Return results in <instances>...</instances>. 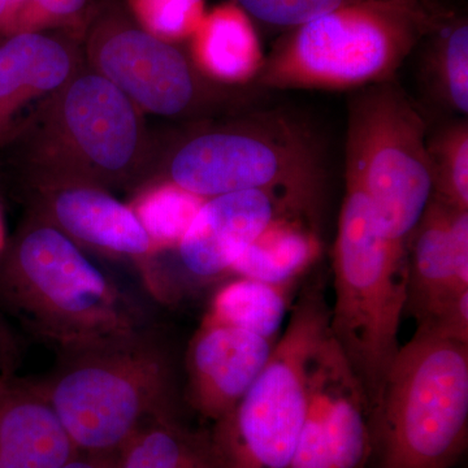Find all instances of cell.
<instances>
[{
	"instance_id": "2e32d148",
	"label": "cell",
	"mask_w": 468,
	"mask_h": 468,
	"mask_svg": "<svg viewBox=\"0 0 468 468\" xmlns=\"http://www.w3.org/2000/svg\"><path fill=\"white\" fill-rule=\"evenodd\" d=\"M52 212L61 232L94 248L131 257L155 248L133 209L98 190H63L55 197Z\"/></svg>"
},
{
	"instance_id": "d4e9b609",
	"label": "cell",
	"mask_w": 468,
	"mask_h": 468,
	"mask_svg": "<svg viewBox=\"0 0 468 468\" xmlns=\"http://www.w3.org/2000/svg\"><path fill=\"white\" fill-rule=\"evenodd\" d=\"M144 30L163 41L194 34L205 17L203 0H131Z\"/></svg>"
},
{
	"instance_id": "484cf974",
	"label": "cell",
	"mask_w": 468,
	"mask_h": 468,
	"mask_svg": "<svg viewBox=\"0 0 468 468\" xmlns=\"http://www.w3.org/2000/svg\"><path fill=\"white\" fill-rule=\"evenodd\" d=\"M250 18L267 26L292 27L303 26L314 18L335 9L365 2V0H234Z\"/></svg>"
},
{
	"instance_id": "cb8c5ba5",
	"label": "cell",
	"mask_w": 468,
	"mask_h": 468,
	"mask_svg": "<svg viewBox=\"0 0 468 468\" xmlns=\"http://www.w3.org/2000/svg\"><path fill=\"white\" fill-rule=\"evenodd\" d=\"M206 199L172 183L138 203L135 215L155 248L178 246Z\"/></svg>"
},
{
	"instance_id": "ba28073f",
	"label": "cell",
	"mask_w": 468,
	"mask_h": 468,
	"mask_svg": "<svg viewBox=\"0 0 468 468\" xmlns=\"http://www.w3.org/2000/svg\"><path fill=\"white\" fill-rule=\"evenodd\" d=\"M172 183L203 198L242 190H276L316 206L318 146L303 126L279 113L197 135L176 153Z\"/></svg>"
},
{
	"instance_id": "f1b7e54d",
	"label": "cell",
	"mask_w": 468,
	"mask_h": 468,
	"mask_svg": "<svg viewBox=\"0 0 468 468\" xmlns=\"http://www.w3.org/2000/svg\"><path fill=\"white\" fill-rule=\"evenodd\" d=\"M60 468H112L107 466V463H101V462L81 460V458L73 457L72 460L68 461L64 466Z\"/></svg>"
},
{
	"instance_id": "3957f363",
	"label": "cell",
	"mask_w": 468,
	"mask_h": 468,
	"mask_svg": "<svg viewBox=\"0 0 468 468\" xmlns=\"http://www.w3.org/2000/svg\"><path fill=\"white\" fill-rule=\"evenodd\" d=\"M41 388L79 452L122 451L144 427L172 417L171 363L147 329L63 353Z\"/></svg>"
},
{
	"instance_id": "7c38bea8",
	"label": "cell",
	"mask_w": 468,
	"mask_h": 468,
	"mask_svg": "<svg viewBox=\"0 0 468 468\" xmlns=\"http://www.w3.org/2000/svg\"><path fill=\"white\" fill-rule=\"evenodd\" d=\"M468 291V211L432 196L408 242L405 313L427 324Z\"/></svg>"
},
{
	"instance_id": "7402d4cb",
	"label": "cell",
	"mask_w": 468,
	"mask_h": 468,
	"mask_svg": "<svg viewBox=\"0 0 468 468\" xmlns=\"http://www.w3.org/2000/svg\"><path fill=\"white\" fill-rule=\"evenodd\" d=\"M427 73L433 94L446 109L468 113V23L464 17L443 18L431 33Z\"/></svg>"
},
{
	"instance_id": "5b68a950",
	"label": "cell",
	"mask_w": 468,
	"mask_h": 468,
	"mask_svg": "<svg viewBox=\"0 0 468 468\" xmlns=\"http://www.w3.org/2000/svg\"><path fill=\"white\" fill-rule=\"evenodd\" d=\"M5 280L9 303L61 353L146 329L137 304L58 228L36 227L27 232Z\"/></svg>"
},
{
	"instance_id": "9a60e30c",
	"label": "cell",
	"mask_w": 468,
	"mask_h": 468,
	"mask_svg": "<svg viewBox=\"0 0 468 468\" xmlns=\"http://www.w3.org/2000/svg\"><path fill=\"white\" fill-rule=\"evenodd\" d=\"M77 454L41 385L0 380V468H60Z\"/></svg>"
},
{
	"instance_id": "7a4b0ae2",
	"label": "cell",
	"mask_w": 468,
	"mask_h": 468,
	"mask_svg": "<svg viewBox=\"0 0 468 468\" xmlns=\"http://www.w3.org/2000/svg\"><path fill=\"white\" fill-rule=\"evenodd\" d=\"M377 468H452L468 441V344L418 329L371 409Z\"/></svg>"
},
{
	"instance_id": "83f0119b",
	"label": "cell",
	"mask_w": 468,
	"mask_h": 468,
	"mask_svg": "<svg viewBox=\"0 0 468 468\" xmlns=\"http://www.w3.org/2000/svg\"><path fill=\"white\" fill-rule=\"evenodd\" d=\"M18 356L17 345L7 328L0 323V371L14 367Z\"/></svg>"
},
{
	"instance_id": "4316f807",
	"label": "cell",
	"mask_w": 468,
	"mask_h": 468,
	"mask_svg": "<svg viewBox=\"0 0 468 468\" xmlns=\"http://www.w3.org/2000/svg\"><path fill=\"white\" fill-rule=\"evenodd\" d=\"M88 5V0H11L8 16L2 29H20L75 17Z\"/></svg>"
},
{
	"instance_id": "ffe728a7",
	"label": "cell",
	"mask_w": 468,
	"mask_h": 468,
	"mask_svg": "<svg viewBox=\"0 0 468 468\" xmlns=\"http://www.w3.org/2000/svg\"><path fill=\"white\" fill-rule=\"evenodd\" d=\"M292 288L239 277L218 289L205 319L277 341L291 313Z\"/></svg>"
},
{
	"instance_id": "4fadbf2b",
	"label": "cell",
	"mask_w": 468,
	"mask_h": 468,
	"mask_svg": "<svg viewBox=\"0 0 468 468\" xmlns=\"http://www.w3.org/2000/svg\"><path fill=\"white\" fill-rule=\"evenodd\" d=\"M276 341L203 319L186 353L187 399L201 417L220 420L260 377Z\"/></svg>"
},
{
	"instance_id": "ac0fdd59",
	"label": "cell",
	"mask_w": 468,
	"mask_h": 468,
	"mask_svg": "<svg viewBox=\"0 0 468 468\" xmlns=\"http://www.w3.org/2000/svg\"><path fill=\"white\" fill-rule=\"evenodd\" d=\"M197 60L226 82L255 79L263 63L260 39L249 15L236 3L215 8L193 34Z\"/></svg>"
},
{
	"instance_id": "8992f818",
	"label": "cell",
	"mask_w": 468,
	"mask_h": 468,
	"mask_svg": "<svg viewBox=\"0 0 468 468\" xmlns=\"http://www.w3.org/2000/svg\"><path fill=\"white\" fill-rule=\"evenodd\" d=\"M324 286L313 284L292 304L260 377L208 437L217 468H288L310 403L311 369L331 334Z\"/></svg>"
},
{
	"instance_id": "5bb4252c",
	"label": "cell",
	"mask_w": 468,
	"mask_h": 468,
	"mask_svg": "<svg viewBox=\"0 0 468 468\" xmlns=\"http://www.w3.org/2000/svg\"><path fill=\"white\" fill-rule=\"evenodd\" d=\"M64 120L80 150L109 171L124 168L138 147L132 101L101 75L77 79L68 89Z\"/></svg>"
},
{
	"instance_id": "8fae6325",
	"label": "cell",
	"mask_w": 468,
	"mask_h": 468,
	"mask_svg": "<svg viewBox=\"0 0 468 468\" xmlns=\"http://www.w3.org/2000/svg\"><path fill=\"white\" fill-rule=\"evenodd\" d=\"M316 206L276 190H242L206 199L178 243L185 270L209 280L233 264L275 218L286 214L314 218Z\"/></svg>"
},
{
	"instance_id": "30bf717a",
	"label": "cell",
	"mask_w": 468,
	"mask_h": 468,
	"mask_svg": "<svg viewBox=\"0 0 468 468\" xmlns=\"http://www.w3.org/2000/svg\"><path fill=\"white\" fill-rule=\"evenodd\" d=\"M92 55L101 76L150 112L174 116L193 103L196 82L186 58L147 30L104 21L92 36Z\"/></svg>"
},
{
	"instance_id": "44dd1931",
	"label": "cell",
	"mask_w": 468,
	"mask_h": 468,
	"mask_svg": "<svg viewBox=\"0 0 468 468\" xmlns=\"http://www.w3.org/2000/svg\"><path fill=\"white\" fill-rule=\"evenodd\" d=\"M117 468L217 467L208 440L190 435L171 417L153 421L126 443Z\"/></svg>"
},
{
	"instance_id": "4dcf8cb0",
	"label": "cell",
	"mask_w": 468,
	"mask_h": 468,
	"mask_svg": "<svg viewBox=\"0 0 468 468\" xmlns=\"http://www.w3.org/2000/svg\"><path fill=\"white\" fill-rule=\"evenodd\" d=\"M0 246H2V227H0Z\"/></svg>"
},
{
	"instance_id": "603a6c76",
	"label": "cell",
	"mask_w": 468,
	"mask_h": 468,
	"mask_svg": "<svg viewBox=\"0 0 468 468\" xmlns=\"http://www.w3.org/2000/svg\"><path fill=\"white\" fill-rule=\"evenodd\" d=\"M433 196L452 208L468 211V125L466 120L443 126L428 138Z\"/></svg>"
},
{
	"instance_id": "f546056e",
	"label": "cell",
	"mask_w": 468,
	"mask_h": 468,
	"mask_svg": "<svg viewBox=\"0 0 468 468\" xmlns=\"http://www.w3.org/2000/svg\"><path fill=\"white\" fill-rule=\"evenodd\" d=\"M9 5H11V0H0V27L5 26V18L8 16Z\"/></svg>"
},
{
	"instance_id": "52a82bcc",
	"label": "cell",
	"mask_w": 468,
	"mask_h": 468,
	"mask_svg": "<svg viewBox=\"0 0 468 468\" xmlns=\"http://www.w3.org/2000/svg\"><path fill=\"white\" fill-rule=\"evenodd\" d=\"M427 143L423 116L393 80L354 95L346 181L365 193L385 236L406 252L433 196Z\"/></svg>"
},
{
	"instance_id": "6da1fadb",
	"label": "cell",
	"mask_w": 468,
	"mask_h": 468,
	"mask_svg": "<svg viewBox=\"0 0 468 468\" xmlns=\"http://www.w3.org/2000/svg\"><path fill=\"white\" fill-rule=\"evenodd\" d=\"M445 17L430 0L346 5L286 30L254 80L276 90H344L389 81Z\"/></svg>"
},
{
	"instance_id": "d6986e66",
	"label": "cell",
	"mask_w": 468,
	"mask_h": 468,
	"mask_svg": "<svg viewBox=\"0 0 468 468\" xmlns=\"http://www.w3.org/2000/svg\"><path fill=\"white\" fill-rule=\"evenodd\" d=\"M67 48L41 33L21 32L0 45V112L27 91H48L66 81Z\"/></svg>"
},
{
	"instance_id": "e0dca14e",
	"label": "cell",
	"mask_w": 468,
	"mask_h": 468,
	"mask_svg": "<svg viewBox=\"0 0 468 468\" xmlns=\"http://www.w3.org/2000/svg\"><path fill=\"white\" fill-rule=\"evenodd\" d=\"M322 243L311 218L286 214L255 239L230 272L275 285H292L319 260Z\"/></svg>"
},
{
	"instance_id": "9c48e42d",
	"label": "cell",
	"mask_w": 468,
	"mask_h": 468,
	"mask_svg": "<svg viewBox=\"0 0 468 468\" xmlns=\"http://www.w3.org/2000/svg\"><path fill=\"white\" fill-rule=\"evenodd\" d=\"M372 452L367 394L332 337L328 371L311 380L306 420L288 468H368Z\"/></svg>"
},
{
	"instance_id": "277c9868",
	"label": "cell",
	"mask_w": 468,
	"mask_h": 468,
	"mask_svg": "<svg viewBox=\"0 0 468 468\" xmlns=\"http://www.w3.org/2000/svg\"><path fill=\"white\" fill-rule=\"evenodd\" d=\"M329 331L375 405L399 351L408 252L381 230L367 197L346 181L334 246Z\"/></svg>"
}]
</instances>
